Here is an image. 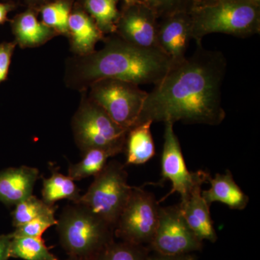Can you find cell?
<instances>
[{"label":"cell","mask_w":260,"mask_h":260,"mask_svg":"<svg viewBox=\"0 0 260 260\" xmlns=\"http://www.w3.org/2000/svg\"><path fill=\"white\" fill-rule=\"evenodd\" d=\"M196 44L190 56L172 64L148 92L135 126L148 121L210 126L223 122L226 116L222 103L226 59L220 51Z\"/></svg>","instance_id":"cell-1"},{"label":"cell","mask_w":260,"mask_h":260,"mask_svg":"<svg viewBox=\"0 0 260 260\" xmlns=\"http://www.w3.org/2000/svg\"><path fill=\"white\" fill-rule=\"evenodd\" d=\"M172 66V60L158 48L138 47L119 37L109 39L100 51L84 56L78 75L89 85L104 79L155 85Z\"/></svg>","instance_id":"cell-2"},{"label":"cell","mask_w":260,"mask_h":260,"mask_svg":"<svg viewBox=\"0 0 260 260\" xmlns=\"http://www.w3.org/2000/svg\"><path fill=\"white\" fill-rule=\"evenodd\" d=\"M188 13L196 43L212 34L246 39L260 32L257 0H195Z\"/></svg>","instance_id":"cell-3"},{"label":"cell","mask_w":260,"mask_h":260,"mask_svg":"<svg viewBox=\"0 0 260 260\" xmlns=\"http://www.w3.org/2000/svg\"><path fill=\"white\" fill-rule=\"evenodd\" d=\"M56 226L59 242L68 256L93 259L114 240V228L81 203L65 206Z\"/></svg>","instance_id":"cell-4"},{"label":"cell","mask_w":260,"mask_h":260,"mask_svg":"<svg viewBox=\"0 0 260 260\" xmlns=\"http://www.w3.org/2000/svg\"><path fill=\"white\" fill-rule=\"evenodd\" d=\"M127 179L124 165L117 160L108 162L78 203L88 207L114 229L133 188Z\"/></svg>","instance_id":"cell-5"},{"label":"cell","mask_w":260,"mask_h":260,"mask_svg":"<svg viewBox=\"0 0 260 260\" xmlns=\"http://www.w3.org/2000/svg\"><path fill=\"white\" fill-rule=\"evenodd\" d=\"M73 134L82 152L92 148H104L122 153L127 130L112 120L96 103L89 99L82 104L73 118Z\"/></svg>","instance_id":"cell-6"},{"label":"cell","mask_w":260,"mask_h":260,"mask_svg":"<svg viewBox=\"0 0 260 260\" xmlns=\"http://www.w3.org/2000/svg\"><path fill=\"white\" fill-rule=\"evenodd\" d=\"M159 208L153 193L133 186L114 228V237L123 242L150 246L158 225Z\"/></svg>","instance_id":"cell-7"},{"label":"cell","mask_w":260,"mask_h":260,"mask_svg":"<svg viewBox=\"0 0 260 260\" xmlns=\"http://www.w3.org/2000/svg\"><path fill=\"white\" fill-rule=\"evenodd\" d=\"M90 86V99L114 122L127 131L135 125L148 92L136 84L114 79L99 80Z\"/></svg>","instance_id":"cell-8"},{"label":"cell","mask_w":260,"mask_h":260,"mask_svg":"<svg viewBox=\"0 0 260 260\" xmlns=\"http://www.w3.org/2000/svg\"><path fill=\"white\" fill-rule=\"evenodd\" d=\"M150 247L164 255H180L201 250L203 241L188 225L179 205L160 206L158 225Z\"/></svg>","instance_id":"cell-9"},{"label":"cell","mask_w":260,"mask_h":260,"mask_svg":"<svg viewBox=\"0 0 260 260\" xmlns=\"http://www.w3.org/2000/svg\"><path fill=\"white\" fill-rule=\"evenodd\" d=\"M164 124V143L161 155L162 181H170L172 189L160 202L175 192L179 193L181 200H183L189 196L196 186L208 183L211 176L204 171L190 172L188 170L180 143L174 132V124L166 122Z\"/></svg>","instance_id":"cell-10"},{"label":"cell","mask_w":260,"mask_h":260,"mask_svg":"<svg viewBox=\"0 0 260 260\" xmlns=\"http://www.w3.org/2000/svg\"><path fill=\"white\" fill-rule=\"evenodd\" d=\"M158 21L155 12L146 3L133 2L126 4L120 13L116 32L121 39L138 47L158 48Z\"/></svg>","instance_id":"cell-11"},{"label":"cell","mask_w":260,"mask_h":260,"mask_svg":"<svg viewBox=\"0 0 260 260\" xmlns=\"http://www.w3.org/2000/svg\"><path fill=\"white\" fill-rule=\"evenodd\" d=\"M191 39V19L188 12L174 13L158 21L157 44L172 64L185 59Z\"/></svg>","instance_id":"cell-12"},{"label":"cell","mask_w":260,"mask_h":260,"mask_svg":"<svg viewBox=\"0 0 260 260\" xmlns=\"http://www.w3.org/2000/svg\"><path fill=\"white\" fill-rule=\"evenodd\" d=\"M39 178L37 168L22 166L0 171V203L15 206L32 194Z\"/></svg>","instance_id":"cell-13"},{"label":"cell","mask_w":260,"mask_h":260,"mask_svg":"<svg viewBox=\"0 0 260 260\" xmlns=\"http://www.w3.org/2000/svg\"><path fill=\"white\" fill-rule=\"evenodd\" d=\"M202 186H198L179 203L188 225L200 240L215 243L218 239L210 215V206L202 196Z\"/></svg>","instance_id":"cell-14"},{"label":"cell","mask_w":260,"mask_h":260,"mask_svg":"<svg viewBox=\"0 0 260 260\" xmlns=\"http://www.w3.org/2000/svg\"><path fill=\"white\" fill-rule=\"evenodd\" d=\"M210 189L202 190V196L210 206L213 203L226 205L231 209L243 210L249 204V198L234 180L232 173L227 169L224 174L210 177Z\"/></svg>","instance_id":"cell-15"},{"label":"cell","mask_w":260,"mask_h":260,"mask_svg":"<svg viewBox=\"0 0 260 260\" xmlns=\"http://www.w3.org/2000/svg\"><path fill=\"white\" fill-rule=\"evenodd\" d=\"M68 28L72 48L79 55L85 56L93 54L97 43L104 39V34L93 19L80 10L71 13Z\"/></svg>","instance_id":"cell-16"},{"label":"cell","mask_w":260,"mask_h":260,"mask_svg":"<svg viewBox=\"0 0 260 260\" xmlns=\"http://www.w3.org/2000/svg\"><path fill=\"white\" fill-rule=\"evenodd\" d=\"M12 29L16 43L22 47L42 45L56 34L53 29L39 21L32 10L17 15L12 22Z\"/></svg>","instance_id":"cell-17"},{"label":"cell","mask_w":260,"mask_h":260,"mask_svg":"<svg viewBox=\"0 0 260 260\" xmlns=\"http://www.w3.org/2000/svg\"><path fill=\"white\" fill-rule=\"evenodd\" d=\"M152 124V121H145L128 131L124 145L126 165H142L155 156V143L150 130Z\"/></svg>","instance_id":"cell-18"},{"label":"cell","mask_w":260,"mask_h":260,"mask_svg":"<svg viewBox=\"0 0 260 260\" xmlns=\"http://www.w3.org/2000/svg\"><path fill=\"white\" fill-rule=\"evenodd\" d=\"M42 194L43 201L49 205H54L61 200L78 203L81 198L80 189L74 180L54 169H51V177L43 180Z\"/></svg>","instance_id":"cell-19"},{"label":"cell","mask_w":260,"mask_h":260,"mask_svg":"<svg viewBox=\"0 0 260 260\" xmlns=\"http://www.w3.org/2000/svg\"><path fill=\"white\" fill-rule=\"evenodd\" d=\"M118 155L113 150L104 148H92L83 153V159L77 164H70L68 176L74 181L95 177L107 164L111 157Z\"/></svg>","instance_id":"cell-20"},{"label":"cell","mask_w":260,"mask_h":260,"mask_svg":"<svg viewBox=\"0 0 260 260\" xmlns=\"http://www.w3.org/2000/svg\"><path fill=\"white\" fill-rule=\"evenodd\" d=\"M10 257L24 260H59L49 250L42 237H13Z\"/></svg>","instance_id":"cell-21"},{"label":"cell","mask_w":260,"mask_h":260,"mask_svg":"<svg viewBox=\"0 0 260 260\" xmlns=\"http://www.w3.org/2000/svg\"><path fill=\"white\" fill-rule=\"evenodd\" d=\"M85 8L103 34L116 32L120 15L116 0H85Z\"/></svg>","instance_id":"cell-22"},{"label":"cell","mask_w":260,"mask_h":260,"mask_svg":"<svg viewBox=\"0 0 260 260\" xmlns=\"http://www.w3.org/2000/svg\"><path fill=\"white\" fill-rule=\"evenodd\" d=\"M149 251L146 246L114 240L106 246L93 260H148Z\"/></svg>","instance_id":"cell-23"},{"label":"cell","mask_w":260,"mask_h":260,"mask_svg":"<svg viewBox=\"0 0 260 260\" xmlns=\"http://www.w3.org/2000/svg\"><path fill=\"white\" fill-rule=\"evenodd\" d=\"M56 208L57 206L48 205L34 195H30L15 205L12 213L13 225L15 228L20 226L42 215L56 212Z\"/></svg>","instance_id":"cell-24"},{"label":"cell","mask_w":260,"mask_h":260,"mask_svg":"<svg viewBox=\"0 0 260 260\" xmlns=\"http://www.w3.org/2000/svg\"><path fill=\"white\" fill-rule=\"evenodd\" d=\"M42 23L56 34H69L68 23L71 15V5L66 0H57L44 5L41 10Z\"/></svg>","instance_id":"cell-25"},{"label":"cell","mask_w":260,"mask_h":260,"mask_svg":"<svg viewBox=\"0 0 260 260\" xmlns=\"http://www.w3.org/2000/svg\"><path fill=\"white\" fill-rule=\"evenodd\" d=\"M57 220L55 218V212L46 214L32 220L28 223L15 228L12 232L13 237H42L43 234L49 228L56 225Z\"/></svg>","instance_id":"cell-26"},{"label":"cell","mask_w":260,"mask_h":260,"mask_svg":"<svg viewBox=\"0 0 260 260\" xmlns=\"http://www.w3.org/2000/svg\"><path fill=\"white\" fill-rule=\"evenodd\" d=\"M195 0H148L146 4L155 12L158 20L179 13L189 12Z\"/></svg>","instance_id":"cell-27"},{"label":"cell","mask_w":260,"mask_h":260,"mask_svg":"<svg viewBox=\"0 0 260 260\" xmlns=\"http://www.w3.org/2000/svg\"><path fill=\"white\" fill-rule=\"evenodd\" d=\"M15 47L16 42H3L0 44V83L8 78Z\"/></svg>","instance_id":"cell-28"},{"label":"cell","mask_w":260,"mask_h":260,"mask_svg":"<svg viewBox=\"0 0 260 260\" xmlns=\"http://www.w3.org/2000/svg\"><path fill=\"white\" fill-rule=\"evenodd\" d=\"M12 239V233L0 235V260H8L10 258V247Z\"/></svg>","instance_id":"cell-29"},{"label":"cell","mask_w":260,"mask_h":260,"mask_svg":"<svg viewBox=\"0 0 260 260\" xmlns=\"http://www.w3.org/2000/svg\"><path fill=\"white\" fill-rule=\"evenodd\" d=\"M148 260H196V257L191 254L170 256L156 253L154 255H149Z\"/></svg>","instance_id":"cell-30"},{"label":"cell","mask_w":260,"mask_h":260,"mask_svg":"<svg viewBox=\"0 0 260 260\" xmlns=\"http://www.w3.org/2000/svg\"><path fill=\"white\" fill-rule=\"evenodd\" d=\"M13 4L10 3H4L0 2V25L4 24L8 20V13L13 10Z\"/></svg>","instance_id":"cell-31"},{"label":"cell","mask_w":260,"mask_h":260,"mask_svg":"<svg viewBox=\"0 0 260 260\" xmlns=\"http://www.w3.org/2000/svg\"><path fill=\"white\" fill-rule=\"evenodd\" d=\"M65 260H93L90 258L83 257V256H68Z\"/></svg>","instance_id":"cell-32"},{"label":"cell","mask_w":260,"mask_h":260,"mask_svg":"<svg viewBox=\"0 0 260 260\" xmlns=\"http://www.w3.org/2000/svg\"><path fill=\"white\" fill-rule=\"evenodd\" d=\"M125 3V4H129V3H133L131 0H123Z\"/></svg>","instance_id":"cell-33"},{"label":"cell","mask_w":260,"mask_h":260,"mask_svg":"<svg viewBox=\"0 0 260 260\" xmlns=\"http://www.w3.org/2000/svg\"><path fill=\"white\" fill-rule=\"evenodd\" d=\"M30 1H42V0H30Z\"/></svg>","instance_id":"cell-34"},{"label":"cell","mask_w":260,"mask_h":260,"mask_svg":"<svg viewBox=\"0 0 260 260\" xmlns=\"http://www.w3.org/2000/svg\"><path fill=\"white\" fill-rule=\"evenodd\" d=\"M257 1H259V2H260V0H257Z\"/></svg>","instance_id":"cell-35"}]
</instances>
